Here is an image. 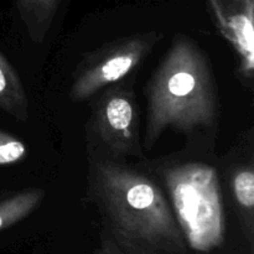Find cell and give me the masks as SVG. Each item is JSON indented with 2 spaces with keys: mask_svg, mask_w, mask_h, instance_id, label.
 <instances>
[{
  "mask_svg": "<svg viewBox=\"0 0 254 254\" xmlns=\"http://www.w3.org/2000/svg\"><path fill=\"white\" fill-rule=\"evenodd\" d=\"M146 146L165 129L189 131L211 127L217 117V99L207 60L185 37L174 40L148 89Z\"/></svg>",
  "mask_w": 254,
  "mask_h": 254,
  "instance_id": "2",
  "label": "cell"
},
{
  "mask_svg": "<svg viewBox=\"0 0 254 254\" xmlns=\"http://www.w3.org/2000/svg\"><path fill=\"white\" fill-rule=\"evenodd\" d=\"M27 146L20 139L0 130V166L12 165L26 156Z\"/></svg>",
  "mask_w": 254,
  "mask_h": 254,
  "instance_id": "9",
  "label": "cell"
},
{
  "mask_svg": "<svg viewBox=\"0 0 254 254\" xmlns=\"http://www.w3.org/2000/svg\"><path fill=\"white\" fill-rule=\"evenodd\" d=\"M98 254H124L119 250L118 246L112 241L111 237H106L102 240L101 247L98 250Z\"/></svg>",
  "mask_w": 254,
  "mask_h": 254,
  "instance_id": "10",
  "label": "cell"
},
{
  "mask_svg": "<svg viewBox=\"0 0 254 254\" xmlns=\"http://www.w3.org/2000/svg\"><path fill=\"white\" fill-rule=\"evenodd\" d=\"M89 181L106 227L124 254H188L170 203L149 176L93 159Z\"/></svg>",
  "mask_w": 254,
  "mask_h": 254,
  "instance_id": "1",
  "label": "cell"
},
{
  "mask_svg": "<svg viewBox=\"0 0 254 254\" xmlns=\"http://www.w3.org/2000/svg\"><path fill=\"white\" fill-rule=\"evenodd\" d=\"M232 190L240 212L242 215L245 231L248 240L253 236V207H254V173L252 166L236 171L232 178Z\"/></svg>",
  "mask_w": 254,
  "mask_h": 254,
  "instance_id": "8",
  "label": "cell"
},
{
  "mask_svg": "<svg viewBox=\"0 0 254 254\" xmlns=\"http://www.w3.org/2000/svg\"><path fill=\"white\" fill-rule=\"evenodd\" d=\"M159 39L160 35L155 32L133 36L91 60L74 77L72 99L77 102L88 99L104 87L124 78L140 64Z\"/></svg>",
  "mask_w": 254,
  "mask_h": 254,
  "instance_id": "4",
  "label": "cell"
},
{
  "mask_svg": "<svg viewBox=\"0 0 254 254\" xmlns=\"http://www.w3.org/2000/svg\"><path fill=\"white\" fill-rule=\"evenodd\" d=\"M0 109L20 121H26L29 118V103L21 81L1 52H0Z\"/></svg>",
  "mask_w": 254,
  "mask_h": 254,
  "instance_id": "6",
  "label": "cell"
},
{
  "mask_svg": "<svg viewBox=\"0 0 254 254\" xmlns=\"http://www.w3.org/2000/svg\"><path fill=\"white\" fill-rule=\"evenodd\" d=\"M96 131L112 150L140 154L136 107L130 92L117 89L101 99L96 113Z\"/></svg>",
  "mask_w": 254,
  "mask_h": 254,
  "instance_id": "5",
  "label": "cell"
},
{
  "mask_svg": "<svg viewBox=\"0 0 254 254\" xmlns=\"http://www.w3.org/2000/svg\"><path fill=\"white\" fill-rule=\"evenodd\" d=\"M40 189L0 195V231L12 227L34 212L44 198Z\"/></svg>",
  "mask_w": 254,
  "mask_h": 254,
  "instance_id": "7",
  "label": "cell"
},
{
  "mask_svg": "<svg viewBox=\"0 0 254 254\" xmlns=\"http://www.w3.org/2000/svg\"><path fill=\"white\" fill-rule=\"evenodd\" d=\"M163 179L189 250L210 253L221 247L226 237V217L215 169L202 163L178 164L166 168Z\"/></svg>",
  "mask_w": 254,
  "mask_h": 254,
  "instance_id": "3",
  "label": "cell"
}]
</instances>
